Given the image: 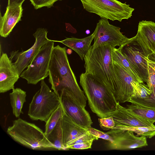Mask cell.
Masks as SVG:
<instances>
[{
  "mask_svg": "<svg viewBox=\"0 0 155 155\" xmlns=\"http://www.w3.org/2000/svg\"><path fill=\"white\" fill-rule=\"evenodd\" d=\"M48 81L51 89L59 97L63 89L70 91L76 100L85 107L87 99L79 86L69 63L66 48L59 45L54 47L50 61Z\"/></svg>",
  "mask_w": 155,
  "mask_h": 155,
  "instance_id": "6da1fadb",
  "label": "cell"
},
{
  "mask_svg": "<svg viewBox=\"0 0 155 155\" xmlns=\"http://www.w3.org/2000/svg\"><path fill=\"white\" fill-rule=\"evenodd\" d=\"M113 48L109 45L96 48L91 45L84 59L85 73L96 78L114 96L117 81L112 57Z\"/></svg>",
  "mask_w": 155,
  "mask_h": 155,
  "instance_id": "7a4b0ae2",
  "label": "cell"
},
{
  "mask_svg": "<svg viewBox=\"0 0 155 155\" xmlns=\"http://www.w3.org/2000/svg\"><path fill=\"white\" fill-rule=\"evenodd\" d=\"M80 83L92 111L100 118L110 117L117 109V101L111 91L93 76L85 73Z\"/></svg>",
  "mask_w": 155,
  "mask_h": 155,
  "instance_id": "3957f363",
  "label": "cell"
},
{
  "mask_svg": "<svg viewBox=\"0 0 155 155\" xmlns=\"http://www.w3.org/2000/svg\"><path fill=\"white\" fill-rule=\"evenodd\" d=\"M7 132L15 141L32 149L54 148L42 130L21 118L14 120Z\"/></svg>",
  "mask_w": 155,
  "mask_h": 155,
  "instance_id": "277c9868",
  "label": "cell"
},
{
  "mask_svg": "<svg viewBox=\"0 0 155 155\" xmlns=\"http://www.w3.org/2000/svg\"><path fill=\"white\" fill-rule=\"evenodd\" d=\"M40 86L29 104L28 114L33 120L46 123L61 102L60 97L51 91L44 80L41 81Z\"/></svg>",
  "mask_w": 155,
  "mask_h": 155,
  "instance_id": "5b68a950",
  "label": "cell"
},
{
  "mask_svg": "<svg viewBox=\"0 0 155 155\" xmlns=\"http://www.w3.org/2000/svg\"><path fill=\"white\" fill-rule=\"evenodd\" d=\"M84 8L90 13L96 14L101 18L120 22L132 15L134 9L126 3L117 0H80Z\"/></svg>",
  "mask_w": 155,
  "mask_h": 155,
  "instance_id": "8992f818",
  "label": "cell"
},
{
  "mask_svg": "<svg viewBox=\"0 0 155 155\" xmlns=\"http://www.w3.org/2000/svg\"><path fill=\"white\" fill-rule=\"evenodd\" d=\"M54 40L44 44L39 49L30 64L20 75L28 84L35 85L49 75V66Z\"/></svg>",
  "mask_w": 155,
  "mask_h": 155,
  "instance_id": "52a82bcc",
  "label": "cell"
},
{
  "mask_svg": "<svg viewBox=\"0 0 155 155\" xmlns=\"http://www.w3.org/2000/svg\"><path fill=\"white\" fill-rule=\"evenodd\" d=\"M121 52L130 62L143 81L149 82L147 57L135 36L129 38L119 47Z\"/></svg>",
  "mask_w": 155,
  "mask_h": 155,
  "instance_id": "ba28073f",
  "label": "cell"
},
{
  "mask_svg": "<svg viewBox=\"0 0 155 155\" xmlns=\"http://www.w3.org/2000/svg\"><path fill=\"white\" fill-rule=\"evenodd\" d=\"M120 30V27L110 24L107 19L101 18L94 32V43L92 46L94 48L107 45L114 47L121 46L129 38L123 35Z\"/></svg>",
  "mask_w": 155,
  "mask_h": 155,
  "instance_id": "9c48e42d",
  "label": "cell"
},
{
  "mask_svg": "<svg viewBox=\"0 0 155 155\" xmlns=\"http://www.w3.org/2000/svg\"><path fill=\"white\" fill-rule=\"evenodd\" d=\"M48 33L46 29L37 28L33 34L35 41L31 47L25 51H13L11 52L9 58L17 69L20 75L30 64L41 48L45 43L52 40L48 38Z\"/></svg>",
  "mask_w": 155,
  "mask_h": 155,
  "instance_id": "30bf717a",
  "label": "cell"
},
{
  "mask_svg": "<svg viewBox=\"0 0 155 155\" xmlns=\"http://www.w3.org/2000/svg\"><path fill=\"white\" fill-rule=\"evenodd\" d=\"M59 94L63 108L71 118L84 128L91 127L93 122L89 113L78 103L73 94L68 90L64 89Z\"/></svg>",
  "mask_w": 155,
  "mask_h": 155,
  "instance_id": "8fae6325",
  "label": "cell"
},
{
  "mask_svg": "<svg viewBox=\"0 0 155 155\" xmlns=\"http://www.w3.org/2000/svg\"><path fill=\"white\" fill-rule=\"evenodd\" d=\"M106 133L113 140L108 144L110 150H129L148 146L146 137H137L131 130L113 128Z\"/></svg>",
  "mask_w": 155,
  "mask_h": 155,
  "instance_id": "7c38bea8",
  "label": "cell"
},
{
  "mask_svg": "<svg viewBox=\"0 0 155 155\" xmlns=\"http://www.w3.org/2000/svg\"><path fill=\"white\" fill-rule=\"evenodd\" d=\"M113 62L117 81L114 97L120 103L128 102L133 96L134 87L137 82L124 68L115 62Z\"/></svg>",
  "mask_w": 155,
  "mask_h": 155,
  "instance_id": "4fadbf2b",
  "label": "cell"
},
{
  "mask_svg": "<svg viewBox=\"0 0 155 155\" xmlns=\"http://www.w3.org/2000/svg\"><path fill=\"white\" fill-rule=\"evenodd\" d=\"M20 75L13 62L5 53L0 58V92L4 93L14 88Z\"/></svg>",
  "mask_w": 155,
  "mask_h": 155,
  "instance_id": "5bb4252c",
  "label": "cell"
},
{
  "mask_svg": "<svg viewBox=\"0 0 155 155\" xmlns=\"http://www.w3.org/2000/svg\"><path fill=\"white\" fill-rule=\"evenodd\" d=\"M120 103L117 102L116 110L110 116L112 117L114 120L115 123L114 127L121 126H155L153 124L154 122L134 114L127 107H124L120 105Z\"/></svg>",
  "mask_w": 155,
  "mask_h": 155,
  "instance_id": "9a60e30c",
  "label": "cell"
},
{
  "mask_svg": "<svg viewBox=\"0 0 155 155\" xmlns=\"http://www.w3.org/2000/svg\"><path fill=\"white\" fill-rule=\"evenodd\" d=\"M135 36L147 57L155 52V22L146 20L140 21Z\"/></svg>",
  "mask_w": 155,
  "mask_h": 155,
  "instance_id": "2e32d148",
  "label": "cell"
},
{
  "mask_svg": "<svg viewBox=\"0 0 155 155\" xmlns=\"http://www.w3.org/2000/svg\"><path fill=\"white\" fill-rule=\"evenodd\" d=\"M23 9L21 5L8 6L4 15L1 17L0 35L7 37L16 24L21 19Z\"/></svg>",
  "mask_w": 155,
  "mask_h": 155,
  "instance_id": "e0dca14e",
  "label": "cell"
},
{
  "mask_svg": "<svg viewBox=\"0 0 155 155\" xmlns=\"http://www.w3.org/2000/svg\"><path fill=\"white\" fill-rule=\"evenodd\" d=\"M61 127L63 144L66 147L68 143L87 132V129L80 126L74 122L63 108Z\"/></svg>",
  "mask_w": 155,
  "mask_h": 155,
  "instance_id": "ac0fdd59",
  "label": "cell"
},
{
  "mask_svg": "<svg viewBox=\"0 0 155 155\" xmlns=\"http://www.w3.org/2000/svg\"><path fill=\"white\" fill-rule=\"evenodd\" d=\"M94 35L93 32L91 35L83 38L71 37L66 38L61 41L54 40V41L62 43L74 51L81 60H83L91 46V44L94 38Z\"/></svg>",
  "mask_w": 155,
  "mask_h": 155,
  "instance_id": "d6986e66",
  "label": "cell"
},
{
  "mask_svg": "<svg viewBox=\"0 0 155 155\" xmlns=\"http://www.w3.org/2000/svg\"><path fill=\"white\" fill-rule=\"evenodd\" d=\"M112 57L113 61L124 68L137 82L144 83L128 60L122 54L119 48H113Z\"/></svg>",
  "mask_w": 155,
  "mask_h": 155,
  "instance_id": "ffe728a7",
  "label": "cell"
},
{
  "mask_svg": "<svg viewBox=\"0 0 155 155\" xmlns=\"http://www.w3.org/2000/svg\"><path fill=\"white\" fill-rule=\"evenodd\" d=\"M9 94L11 106L13 114L18 117L22 113L24 104L26 102V92L20 88H14Z\"/></svg>",
  "mask_w": 155,
  "mask_h": 155,
  "instance_id": "44dd1931",
  "label": "cell"
},
{
  "mask_svg": "<svg viewBox=\"0 0 155 155\" xmlns=\"http://www.w3.org/2000/svg\"><path fill=\"white\" fill-rule=\"evenodd\" d=\"M62 121V117L47 138L52 144L54 148L59 150H68V149L65 147L63 144L61 127Z\"/></svg>",
  "mask_w": 155,
  "mask_h": 155,
  "instance_id": "7402d4cb",
  "label": "cell"
},
{
  "mask_svg": "<svg viewBox=\"0 0 155 155\" xmlns=\"http://www.w3.org/2000/svg\"><path fill=\"white\" fill-rule=\"evenodd\" d=\"M127 108L131 113L145 119L155 122V110L146 108L132 103Z\"/></svg>",
  "mask_w": 155,
  "mask_h": 155,
  "instance_id": "603a6c76",
  "label": "cell"
},
{
  "mask_svg": "<svg viewBox=\"0 0 155 155\" xmlns=\"http://www.w3.org/2000/svg\"><path fill=\"white\" fill-rule=\"evenodd\" d=\"M113 128L120 129L123 130H129L137 134V137L145 136L151 138L155 136V127H131L121 126L114 127Z\"/></svg>",
  "mask_w": 155,
  "mask_h": 155,
  "instance_id": "cb8c5ba5",
  "label": "cell"
},
{
  "mask_svg": "<svg viewBox=\"0 0 155 155\" xmlns=\"http://www.w3.org/2000/svg\"><path fill=\"white\" fill-rule=\"evenodd\" d=\"M150 90L151 94L146 97H132L128 102L146 108L155 110V87L151 89Z\"/></svg>",
  "mask_w": 155,
  "mask_h": 155,
  "instance_id": "d4e9b609",
  "label": "cell"
},
{
  "mask_svg": "<svg viewBox=\"0 0 155 155\" xmlns=\"http://www.w3.org/2000/svg\"><path fill=\"white\" fill-rule=\"evenodd\" d=\"M63 108L61 103L52 113L45 125V134L46 137L55 127L63 115Z\"/></svg>",
  "mask_w": 155,
  "mask_h": 155,
  "instance_id": "484cf974",
  "label": "cell"
},
{
  "mask_svg": "<svg viewBox=\"0 0 155 155\" xmlns=\"http://www.w3.org/2000/svg\"><path fill=\"white\" fill-rule=\"evenodd\" d=\"M134 89L133 94L132 97L146 98L151 92L148 86L144 83L136 82L134 87Z\"/></svg>",
  "mask_w": 155,
  "mask_h": 155,
  "instance_id": "4316f807",
  "label": "cell"
},
{
  "mask_svg": "<svg viewBox=\"0 0 155 155\" xmlns=\"http://www.w3.org/2000/svg\"><path fill=\"white\" fill-rule=\"evenodd\" d=\"M98 139V138L91 134L87 131L86 133L81 135L68 143L66 146V147L67 148L68 146L81 143L90 141H94L95 140H97Z\"/></svg>",
  "mask_w": 155,
  "mask_h": 155,
  "instance_id": "83f0119b",
  "label": "cell"
},
{
  "mask_svg": "<svg viewBox=\"0 0 155 155\" xmlns=\"http://www.w3.org/2000/svg\"><path fill=\"white\" fill-rule=\"evenodd\" d=\"M98 122L101 127L104 130H111L115 126V123L113 117L110 116L107 117L99 118Z\"/></svg>",
  "mask_w": 155,
  "mask_h": 155,
  "instance_id": "f1b7e54d",
  "label": "cell"
},
{
  "mask_svg": "<svg viewBox=\"0 0 155 155\" xmlns=\"http://www.w3.org/2000/svg\"><path fill=\"white\" fill-rule=\"evenodd\" d=\"M87 129L89 133L98 138L102 139L108 141L109 142L113 141L112 137L107 133L101 131L91 127L87 128Z\"/></svg>",
  "mask_w": 155,
  "mask_h": 155,
  "instance_id": "f546056e",
  "label": "cell"
},
{
  "mask_svg": "<svg viewBox=\"0 0 155 155\" xmlns=\"http://www.w3.org/2000/svg\"><path fill=\"white\" fill-rule=\"evenodd\" d=\"M35 9H38L43 7L48 8L53 6L54 4L57 1L61 0H30Z\"/></svg>",
  "mask_w": 155,
  "mask_h": 155,
  "instance_id": "4dcf8cb0",
  "label": "cell"
},
{
  "mask_svg": "<svg viewBox=\"0 0 155 155\" xmlns=\"http://www.w3.org/2000/svg\"><path fill=\"white\" fill-rule=\"evenodd\" d=\"M147 61L148 66L149 82L147 85L150 89L155 87V63L148 61Z\"/></svg>",
  "mask_w": 155,
  "mask_h": 155,
  "instance_id": "1f68e13d",
  "label": "cell"
},
{
  "mask_svg": "<svg viewBox=\"0 0 155 155\" xmlns=\"http://www.w3.org/2000/svg\"><path fill=\"white\" fill-rule=\"evenodd\" d=\"M94 141H90L81 143H78L67 146V148L69 149L83 150L91 148Z\"/></svg>",
  "mask_w": 155,
  "mask_h": 155,
  "instance_id": "d6a6232c",
  "label": "cell"
},
{
  "mask_svg": "<svg viewBox=\"0 0 155 155\" xmlns=\"http://www.w3.org/2000/svg\"><path fill=\"white\" fill-rule=\"evenodd\" d=\"M25 0H8V5H21Z\"/></svg>",
  "mask_w": 155,
  "mask_h": 155,
  "instance_id": "836d02e7",
  "label": "cell"
},
{
  "mask_svg": "<svg viewBox=\"0 0 155 155\" xmlns=\"http://www.w3.org/2000/svg\"><path fill=\"white\" fill-rule=\"evenodd\" d=\"M66 26V29L67 31L73 33H76L77 32V31L75 29L73 28L69 23H65Z\"/></svg>",
  "mask_w": 155,
  "mask_h": 155,
  "instance_id": "e575fe53",
  "label": "cell"
},
{
  "mask_svg": "<svg viewBox=\"0 0 155 155\" xmlns=\"http://www.w3.org/2000/svg\"><path fill=\"white\" fill-rule=\"evenodd\" d=\"M147 61L155 63V52L151 53L148 56Z\"/></svg>",
  "mask_w": 155,
  "mask_h": 155,
  "instance_id": "d590c367",
  "label": "cell"
},
{
  "mask_svg": "<svg viewBox=\"0 0 155 155\" xmlns=\"http://www.w3.org/2000/svg\"><path fill=\"white\" fill-rule=\"evenodd\" d=\"M71 49H68L67 50H66L67 53L69 55L71 54L72 52V51Z\"/></svg>",
  "mask_w": 155,
  "mask_h": 155,
  "instance_id": "8d00e7d4",
  "label": "cell"
},
{
  "mask_svg": "<svg viewBox=\"0 0 155 155\" xmlns=\"http://www.w3.org/2000/svg\"><path fill=\"white\" fill-rule=\"evenodd\" d=\"M86 33L87 34H88L90 33V31L89 30H87L86 31Z\"/></svg>",
  "mask_w": 155,
  "mask_h": 155,
  "instance_id": "74e56055",
  "label": "cell"
}]
</instances>
